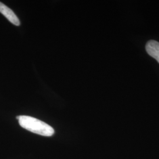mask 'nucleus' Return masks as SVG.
<instances>
[{
  "label": "nucleus",
  "mask_w": 159,
  "mask_h": 159,
  "mask_svg": "<svg viewBox=\"0 0 159 159\" xmlns=\"http://www.w3.org/2000/svg\"><path fill=\"white\" fill-rule=\"evenodd\" d=\"M0 12L5 17L12 23L14 25L18 26L20 25V21L15 13L11 10L10 8H8L5 4L0 2Z\"/></svg>",
  "instance_id": "2"
},
{
  "label": "nucleus",
  "mask_w": 159,
  "mask_h": 159,
  "mask_svg": "<svg viewBox=\"0 0 159 159\" xmlns=\"http://www.w3.org/2000/svg\"><path fill=\"white\" fill-rule=\"evenodd\" d=\"M19 124L25 130L43 136H52L55 131L51 125L45 122L28 116H19L17 117Z\"/></svg>",
  "instance_id": "1"
},
{
  "label": "nucleus",
  "mask_w": 159,
  "mask_h": 159,
  "mask_svg": "<svg viewBox=\"0 0 159 159\" xmlns=\"http://www.w3.org/2000/svg\"><path fill=\"white\" fill-rule=\"evenodd\" d=\"M146 50L149 56L159 63V43L155 40H150L146 46Z\"/></svg>",
  "instance_id": "3"
}]
</instances>
